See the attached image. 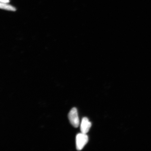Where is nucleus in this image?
<instances>
[{"mask_svg": "<svg viewBox=\"0 0 151 151\" xmlns=\"http://www.w3.org/2000/svg\"><path fill=\"white\" fill-rule=\"evenodd\" d=\"M88 138L86 134L83 133L77 134L76 137V147L77 150H82L88 142Z\"/></svg>", "mask_w": 151, "mask_h": 151, "instance_id": "1", "label": "nucleus"}, {"mask_svg": "<svg viewBox=\"0 0 151 151\" xmlns=\"http://www.w3.org/2000/svg\"><path fill=\"white\" fill-rule=\"evenodd\" d=\"M68 116L69 121L72 125L75 128L78 127L80 124V120L77 109L75 107L72 109Z\"/></svg>", "mask_w": 151, "mask_h": 151, "instance_id": "2", "label": "nucleus"}, {"mask_svg": "<svg viewBox=\"0 0 151 151\" xmlns=\"http://www.w3.org/2000/svg\"><path fill=\"white\" fill-rule=\"evenodd\" d=\"M92 125L88 119L86 117L83 118L81 124V133L86 134L87 133Z\"/></svg>", "mask_w": 151, "mask_h": 151, "instance_id": "3", "label": "nucleus"}, {"mask_svg": "<svg viewBox=\"0 0 151 151\" xmlns=\"http://www.w3.org/2000/svg\"><path fill=\"white\" fill-rule=\"evenodd\" d=\"M1 8L5 10L14 11L16 9L12 6L6 4L5 3H1Z\"/></svg>", "mask_w": 151, "mask_h": 151, "instance_id": "4", "label": "nucleus"}, {"mask_svg": "<svg viewBox=\"0 0 151 151\" xmlns=\"http://www.w3.org/2000/svg\"><path fill=\"white\" fill-rule=\"evenodd\" d=\"M1 3H8L9 2V0H0Z\"/></svg>", "mask_w": 151, "mask_h": 151, "instance_id": "5", "label": "nucleus"}]
</instances>
